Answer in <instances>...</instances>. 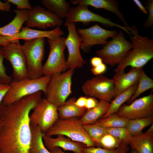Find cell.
<instances>
[{
    "label": "cell",
    "mask_w": 153,
    "mask_h": 153,
    "mask_svg": "<svg viewBox=\"0 0 153 153\" xmlns=\"http://www.w3.org/2000/svg\"><path fill=\"white\" fill-rule=\"evenodd\" d=\"M41 95V92H39L10 105L0 104L3 121L0 153H28L31 139L30 113Z\"/></svg>",
    "instance_id": "1"
},
{
    "label": "cell",
    "mask_w": 153,
    "mask_h": 153,
    "mask_svg": "<svg viewBox=\"0 0 153 153\" xmlns=\"http://www.w3.org/2000/svg\"><path fill=\"white\" fill-rule=\"evenodd\" d=\"M130 30L133 35L130 36L133 47L118 64L114 70L115 72L124 71L128 66L143 68L153 58V40L140 35L135 26L130 28Z\"/></svg>",
    "instance_id": "2"
},
{
    "label": "cell",
    "mask_w": 153,
    "mask_h": 153,
    "mask_svg": "<svg viewBox=\"0 0 153 153\" xmlns=\"http://www.w3.org/2000/svg\"><path fill=\"white\" fill-rule=\"evenodd\" d=\"M49 136L58 135L67 137L72 141L82 143L86 147H97L77 118H58L45 133Z\"/></svg>",
    "instance_id": "3"
},
{
    "label": "cell",
    "mask_w": 153,
    "mask_h": 153,
    "mask_svg": "<svg viewBox=\"0 0 153 153\" xmlns=\"http://www.w3.org/2000/svg\"><path fill=\"white\" fill-rule=\"evenodd\" d=\"M51 77L50 76L43 75L37 78L12 80L9 84V88L1 103L4 105H10L23 97L39 92H42L45 94Z\"/></svg>",
    "instance_id": "4"
},
{
    "label": "cell",
    "mask_w": 153,
    "mask_h": 153,
    "mask_svg": "<svg viewBox=\"0 0 153 153\" xmlns=\"http://www.w3.org/2000/svg\"><path fill=\"white\" fill-rule=\"evenodd\" d=\"M74 71L68 69L64 72L51 76L45 94V98L57 108L64 104L72 93V77Z\"/></svg>",
    "instance_id": "5"
},
{
    "label": "cell",
    "mask_w": 153,
    "mask_h": 153,
    "mask_svg": "<svg viewBox=\"0 0 153 153\" xmlns=\"http://www.w3.org/2000/svg\"><path fill=\"white\" fill-rule=\"evenodd\" d=\"M45 38L25 41L21 47L25 56L28 78H37L43 75L42 61L44 53Z\"/></svg>",
    "instance_id": "6"
},
{
    "label": "cell",
    "mask_w": 153,
    "mask_h": 153,
    "mask_svg": "<svg viewBox=\"0 0 153 153\" xmlns=\"http://www.w3.org/2000/svg\"><path fill=\"white\" fill-rule=\"evenodd\" d=\"M66 38L60 37L54 39H48L50 47L49 54L43 65V75L52 76L61 73L67 69L64 51L66 47Z\"/></svg>",
    "instance_id": "7"
},
{
    "label": "cell",
    "mask_w": 153,
    "mask_h": 153,
    "mask_svg": "<svg viewBox=\"0 0 153 153\" xmlns=\"http://www.w3.org/2000/svg\"><path fill=\"white\" fill-rule=\"evenodd\" d=\"M112 38L95 53L105 64L113 66L121 62L127 52L133 48V44L126 39L122 31Z\"/></svg>",
    "instance_id": "8"
},
{
    "label": "cell",
    "mask_w": 153,
    "mask_h": 153,
    "mask_svg": "<svg viewBox=\"0 0 153 153\" xmlns=\"http://www.w3.org/2000/svg\"><path fill=\"white\" fill-rule=\"evenodd\" d=\"M29 116L30 126H38L45 133L59 118L57 108L45 98H41Z\"/></svg>",
    "instance_id": "9"
},
{
    "label": "cell",
    "mask_w": 153,
    "mask_h": 153,
    "mask_svg": "<svg viewBox=\"0 0 153 153\" xmlns=\"http://www.w3.org/2000/svg\"><path fill=\"white\" fill-rule=\"evenodd\" d=\"M4 58L8 60L12 69V80L28 78L26 59L19 40L11 41L2 46Z\"/></svg>",
    "instance_id": "10"
},
{
    "label": "cell",
    "mask_w": 153,
    "mask_h": 153,
    "mask_svg": "<svg viewBox=\"0 0 153 153\" xmlns=\"http://www.w3.org/2000/svg\"><path fill=\"white\" fill-rule=\"evenodd\" d=\"M82 88L86 95L99 100L110 102L114 98V84L113 79L102 75L87 80Z\"/></svg>",
    "instance_id": "11"
},
{
    "label": "cell",
    "mask_w": 153,
    "mask_h": 153,
    "mask_svg": "<svg viewBox=\"0 0 153 153\" xmlns=\"http://www.w3.org/2000/svg\"><path fill=\"white\" fill-rule=\"evenodd\" d=\"M76 31L81 40L80 49L85 53L89 52L94 45H105L109 38H113L117 33L115 30L105 29L97 24L88 28L77 29Z\"/></svg>",
    "instance_id": "12"
},
{
    "label": "cell",
    "mask_w": 153,
    "mask_h": 153,
    "mask_svg": "<svg viewBox=\"0 0 153 153\" xmlns=\"http://www.w3.org/2000/svg\"><path fill=\"white\" fill-rule=\"evenodd\" d=\"M66 21L75 24L76 22H81L85 24L92 22H98L107 27H118L130 34L129 31L130 27L122 26L113 22L109 19L92 12L87 6L78 5L71 7L66 18Z\"/></svg>",
    "instance_id": "13"
},
{
    "label": "cell",
    "mask_w": 153,
    "mask_h": 153,
    "mask_svg": "<svg viewBox=\"0 0 153 153\" xmlns=\"http://www.w3.org/2000/svg\"><path fill=\"white\" fill-rule=\"evenodd\" d=\"M116 113L129 120L153 116V95L135 99L129 105L123 104Z\"/></svg>",
    "instance_id": "14"
},
{
    "label": "cell",
    "mask_w": 153,
    "mask_h": 153,
    "mask_svg": "<svg viewBox=\"0 0 153 153\" xmlns=\"http://www.w3.org/2000/svg\"><path fill=\"white\" fill-rule=\"evenodd\" d=\"M25 22L28 27L46 29L60 26L63 21L56 14L37 5L28 10Z\"/></svg>",
    "instance_id": "15"
},
{
    "label": "cell",
    "mask_w": 153,
    "mask_h": 153,
    "mask_svg": "<svg viewBox=\"0 0 153 153\" xmlns=\"http://www.w3.org/2000/svg\"><path fill=\"white\" fill-rule=\"evenodd\" d=\"M65 26L67 27L68 31L65 41L69 53L66 60L67 69L75 70L82 68L85 62L80 52L81 40L77 32L75 24L65 21Z\"/></svg>",
    "instance_id": "16"
},
{
    "label": "cell",
    "mask_w": 153,
    "mask_h": 153,
    "mask_svg": "<svg viewBox=\"0 0 153 153\" xmlns=\"http://www.w3.org/2000/svg\"><path fill=\"white\" fill-rule=\"evenodd\" d=\"M63 31L60 26L48 31H42L33 29L27 26L22 27L19 33L12 36H3L0 35V45L4 44L13 40L23 39L25 41L40 38H47L54 39L64 34Z\"/></svg>",
    "instance_id": "17"
},
{
    "label": "cell",
    "mask_w": 153,
    "mask_h": 153,
    "mask_svg": "<svg viewBox=\"0 0 153 153\" xmlns=\"http://www.w3.org/2000/svg\"><path fill=\"white\" fill-rule=\"evenodd\" d=\"M142 68H132L127 73L124 71L116 72L113 78L114 84V98L133 85L138 83Z\"/></svg>",
    "instance_id": "18"
},
{
    "label": "cell",
    "mask_w": 153,
    "mask_h": 153,
    "mask_svg": "<svg viewBox=\"0 0 153 153\" xmlns=\"http://www.w3.org/2000/svg\"><path fill=\"white\" fill-rule=\"evenodd\" d=\"M53 138L46 135L43 136V140L46 148L49 151L55 147L62 148L64 150L71 151L74 153H82V148L86 146L83 144L74 141L65 136L58 135Z\"/></svg>",
    "instance_id": "19"
},
{
    "label": "cell",
    "mask_w": 153,
    "mask_h": 153,
    "mask_svg": "<svg viewBox=\"0 0 153 153\" xmlns=\"http://www.w3.org/2000/svg\"><path fill=\"white\" fill-rule=\"evenodd\" d=\"M75 5L91 6L97 8L103 9L116 14L124 23L125 26L129 27L125 21L124 16L118 8V2L115 0H74L70 1Z\"/></svg>",
    "instance_id": "20"
},
{
    "label": "cell",
    "mask_w": 153,
    "mask_h": 153,
    "mask_svg": "<svg viewBox=\"0 0 153 153\" xmlns=\"http://www.w3.org/2000/svg\"><path fill=\"white\" fill-rule=\"evenodd\" d=\"M128 144L138 153H153V132L147 130L138 135L131 136Z\"/></svg>",
    "instance_id": "21"
},
{
    "label": "cell",
    "mask_w": 153,
    "mask_h": 153,
    "mask_svg": "<svg viewBox=\"0 0 153 153\" xmlns=\"http://www.w3.org/2000/svg\"><path fill=\"white\" fill-rule=\"evenodd\" d=\"M27 11L26 9L14 10L16 14L15 16L9 23L0 27V35L12 36L18 33L23 24L26 22Z\"/></svg>",
    "instance_id": "22"
},
{
    "label": "cell",
    "mask_w": 153,
    "mask_h": 153,
    "mask_svg": "<svg viewBox=\"0 0 153 153\" xmlns=\"http://www.w3.org/2000/svg\"><path fill=\"white\" fill-rule=\"evenodd\" d=\"M110 104L109 102L100 100L96 107L86 110L79 119L80 122L83 125L94 123L106 114Z\"/></svg>",
    "instance_id": "23"
},
{
    "label": "cell",
    "mask_w": 153,
    "mask_h": 153,
    "mask_svg": "<svg viewBox=\"0 0 153 153\" xmlns=\"http://www.w3.org/2000/svg\"><path fill=\"white\" fill-rule=\"evenodd\" d=\"M76 100L75 97H71L57 108L59 118H77L82 115L87 109L85 108H80L76 106L75 104Z\"/></svg>",
    "instance_id": "24"
},
{
    "label": "cell",
    "mask_w": 153,
    "mask_h": 153,
    "mask_svg": "<svg viewBox=\"0 0 153 153\" xmlns=\"http://www.w3.org/2000/svg\"><path fill=\"white\" fill-rule=\"evenodd\" d=\"M138 84V83H137L133 85L112 100L107 112L101 118H106L116 113L121 106L124 103L127 102L134 94Z\"/></svg>",
    "instance_id": "25"
},
{
    "label": "cell",
    "mask_w": 153,
    "mask_h": 153,
    "mask_svg": "<svg viewBox=\"0 0 153 153\" xmlns=\"http://www.w3.org/2000/svg\"><path fill=\"white\" fill-rule=\"evenodd\" d=\"M31 139L28 153H50L44 146L42 133L37 126H30Z\"/></svg>",
    "instance_id": "26"
},
{
    "label": "cell",
    "mask_w": 153,
    "mask_h": 153,
    "mask_svg": "<svg viewBox=\"0 0 153 153\" xmlns=\"http://www.w3.org/2000/svg\"><path fill=\"white\" fill-rule=\"evenodd\" d=\"M41 1L48 10L61 18H66L71 8L65 0H41Z\"/></svg>",
    "instance_id": "27"
},
{
    "label": "cell",
    "mask_w": 153,
    "mask_h": 153,
    "mask_svg": "<svg viewBox=\"0 0 153 153\" xmlns=\"http://www.w3.org/2000/svg\"><path fill=\"white\" fill-rule=\"evenodd\" d=\"M153 123V116L128 120L125 126L131 136H135L143 133L145 128Z\"/></svg>",
    "instance_id": "28"
},
{
    "label": "cell",
    "mask_w": 153,
    "mask_h": 153,
    "mask_svg": "<svg viewBox=\"0 0 153 153\" xmlns=\"http://www.w3.org/2000/svg\"><path fill=\"white\" fill-rule=\"evenodd\" d=\"M129 119L118 116L116 113L101 118L95 123L106 128L126 126Z\"/></svg>",
    "instance_id": "29"
},
{
    "label": "cell",
    "mask_w": 153,
    "mask_h": 153,
    "mask_svg": "<svg viewBox=\"0 0 153 153\" xmlns=\"http://www.w3.org/2000/svg\"><path fill=\"white\" fill-rule=\"evenodd\" d=\"M153 88V80L149 77L143 70L140 75L136 90L130 98L127 101L128 103H131L142 93Z\"/></svg>",
    "instance_id": "30"
},
{
    "label": "cell",
    "mask_w": 153,
    "mask_h": 153,
    "mask_svg": "<svg viewBox=\"0 0 153 153\" xmlns=\"http://www.w3.org/2000/svg\"><path fill=\"white\" fill-rule=\"evenodd\" d=\"M129 149L128 144L123 142L114 149H108L95 146H85L82 148V153H127Z\"/></svg>",
    "instance_id": "31"
},
{
    "label": "cell",
    "mask_w": 153,
    "mask_h": 153,
    "mask_svg": "<svg viewBox=\"0 0 153 153\" xmlns=\"http://www.w3.org/2000/svg\"><path fill=\"white\" fill-rule=\"evenodd\" d=\"M122 143L120 140L107 133L97 143V147L113 150L118 148Z\"/></svg>",
    "instance_id": "32"
},
{
    "label": "cell",
    "mask_w": 153,
    "mask_h": 153,
    "mask_svg": "<svg viewBox=\"0 0 153 153\" xmlns=\"http://www.w3.org/2000/svg\"><path fill=\"white\" fill-rule=\"evenodd\" d=\"M83 126L89 136L96 144L100 139L107 133V128L95 123Z\"/></svg>",
    "instance_id": "33"
},
{
    "label": "cell",
    "mask_w": 153,
    "mask_h": 153,
    "mask_svg": "<svg viewBox=\"0 0 153 153\" xmlns=\"http://www.w3.org/2000/svg\"><path fill=\"white\" fill-rule=\"evenodd\" d=\"M107 130L108 133L128 144V142L131 136L125 126L107 128Z\"/></svg>",
    "instance_id": "34"
},
{
    "label": "cell",
    "mask_w": 153,
    "mask_h": 153,
    "mask_svg": "<svg viewBox=\"0 0 153 153\" xmlns=\"http://www.w3.org/2000/svg\"><path fill=\"white\" fill-rule=\"evenodd\" d=\"M4 59L3 46L0 45V83L9 84L12 80V78L6 73L7 69L3 63Z\"/></svg>",
    "instance_id": "35"
},
{
    "label": "cell",
    "mask_w": 153,
    "mask_h": 153,
    "mask_svg": "<svg viewBox=\"0 0 153 153\" xmlns=\"http://www.w3.org/2000/svg\"><path fill=\"white\" fill-rule=\"evenodd\" d=\"M146 8L148 10V16L146 21L144 24L145 28H149L153 25V0H148L147 3Z\"/></svg>",
    "instance_id": "36"
},
{
    "label": "cell",
    "mask_w": 153,
    "mask_h": 153,
    "mask_svg": "<svg viewBox=\"0 0 153 153\" xmlns=\"http://www.w3.org/2000/svg\"><path fill=\"white\" fill-rule=\"evenodd\" d=\"M10 3L16 6L18 10H31L32 8L28 0H7Z\"/></svg>",
    "instance_id": "37"
},
{
    "label": "cell",
    "mask_w": 153,
    "mask_h": 153,
    "mask_svg": "<svg viewBox=\"0 0 153 153\" xmlns=\"http://www.w3.org/2000/svg\"><path fill=\"white\" fill-rule=\"evenodd\" d=\"M107 66L103 63L95 67H92L91 71L92 73L95 76L101 75L106 71Z\"/></svg>",
    "instance_id": "38"
},
{
    "label": "cell",
    "mask_w": 153,
    "mask_h": 153,
    "mask_svg": "<svg viewBox=\"0 0 153 153\" xmlns=\"http://www.w3.org/2000/svg\"><path fill=\"white\" fill-rule=\"evenodd\" d=\"M99 102L94 97H87L85 108L87 110L93 108L97 105Z\"/></svg>",
    "instance_id": "39"
},
{
    "label": "cell",
    "mask_w": 153,
    "mask_h": 153,
    "mask_svg": "<svg viewBox=\"0 0 153 153\" xmlns=\"http://www.w3.org/2000/svg\"><path fill=\"white\" fill-rule=\"evenodd\" d=\"M9 88V84L0 83V104L2 103Z\"/></svg>",
    "instance_id": "40"
},
{
    "label": "cell",
    "mask_w": 153,
    "mask_h": 153,
    "mask_svg": "<svg viewBox=\"0 0 153 153\" xmlns=\"http://www.w3.org/2000/svg\"><path fill=\"white\" fill-rule=\"evenodd\" d=\"M87 97L80 96L76 100L75 104L77 107L81 108H85Z\"/></svg>",
    "instance_id": "41"
},
{
    "label": "cell",
    "mask_w": 153,
    "mask_h": 153,
    "mask_svg": "<svg viewBox=\"0 0 153 153\" xmlns=\"http://www.w3.org/2000/svg\"><path fill=\"white\" fill-rule=\"evenodd\" d=\"M90 63L92 67H95L103 62L102 59L98 56L92 57L90 60Z\"/></svg>",
    "instance_id": "42"
},
{
    "label": "cell",
    "mask_w": 153,
    "mask_h": 153,
    "mask_svg": "<svg viewBox=\"0 0 153 153\" xmlns=\"http://www.w3.org/2000/svg\"><path fill=\"white\" fill-rule=\"evenodd\" d=\"M3 3L0 1V10L6 12H9L10 11L11 5L10 3L7 0Z\"/></svg>",
    "instance_id": "43"
},
{
    "label": "cell",
    "mask_w": 153,
    "mask_h": 153,
    "mask_svg": "<svg viewBox=\"0 0 153 153\" xmlns=\"http://www.w3.org/2000/svg\"><path fill=\"white\" fill-rule=\"evenodd\" d=\"M133 2L135 3V4L141 10L143 13L144 14H147V12L146 9L144 6L143 5L141 2L139 0H133Z\"/></svg>",
    "instance_id": "44"
},
{
    "label": "cell",
    "mask_w": 153,
    "mask_h": 153,
    "mask_svg": "<svg viewBox=\"0 0 153 153\" xmlns=\"http://www.w3.org/2000/svg\"><path fill=\"white\" fill-rule=\"evenodd\" d=\"M50 153H67L63 152L60 148L55 147L49 150Z\"/></svg>",
    "instance_id": "45"
},
{
    "label": "cell",
    "mask_w": 153,
    "mask_h": 153,
    "mask_svg": "<svg viewBox=\"0 0 153 153\" xmlns=\"http://www.w3.org/2000/svg\"><path fill=\"white\" fill-rule=\"evenodd\" d=\"M3 124V121L2 117L1 115V112L0 110V129L1 127Z\"/></svg>",
    "instance_id": "46"
},
{
    "label": "cell",
    "mask_w": 153,
    "mask_h": 153,
    "mask_svg": "<svg viewBox=\"0 0 153 153\" xmlns=\"http://www.w3.org/2000/svg\"><path fill=\"white\" fill-rule=\"evenodd\" d=\"M129 153H138V152L135 150L131 149Z\"/></svg>",
    "instance_id": "47"
}]
</instances>
